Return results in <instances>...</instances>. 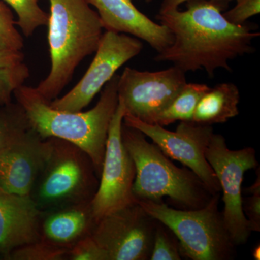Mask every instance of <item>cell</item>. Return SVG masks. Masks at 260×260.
<instances>
[{
    "instance_id": "6da1fadb",
    "label": "cell",
    "mask_w": 260,
    "mask_h": 260,
    "mask_svg": "<svg viewBox=\"0 0 260 260\" xmlns=\"http://www.w3.org/2000/svg\"><path fill=\"white\" fill-rule=\"evenodd\" d=\"M227 2L189 0L185 10L158 13L157 20L171 30L174 42L154 60L172 62L185 73L204 70L210 78L218 69L232 72L229 61L254 52L252 42L260 34L247 24L228 21Z\"/></svg>"
},
{
    "instance_id": "7a4b0ae2",
    "label": "cell",
    "mask_w": 260,
    "mask_h": 260,
    "mask_svg": "<svg viewBox=\"0 0 260 260\" xmlns=\"http://www.w3.org/2000/svg\"><path fill=\"white\" fill-rule=\"evenodd\" d=\"M119 78L114 75L106 84L96 105L87 112L54 109L37 88L25 85L17 88L13 96L38 134L44 139L58 138L79 146L92 159L100 177L109 125L119 104Z\"/></svg>"
},
{
    "instance_id": "3957f363",
    "label": "cell",
    "mask_w": 260,
    "mask_h": 260,
    "mask_svg": "<svg viewBox=\"0 0 260 260\" xmlns=\"http://www.w3.org/2000/svg\"><path fill=\"white\" fill-rule=\"evenodd\" d=\"M49 1L51 70L37 89L52 102L70 83L80 63L95 53L104 29L100 17L87 0Z\"/></svg>"
},
{
    "instance_id": "277c9868",
    "label": "cell",
    "mask_w": 260,
    "mask_h": 260,
    "mask_svg": "<svg viewBox=\"0 0 260 260\" xmlns=\"http://www.w3.org/2000/svg\"><path fill=\"white\" fill-rule=\"evenodd\" d=\"M142 132L123 122L121 139L134 161L133 192L136 201L171 200L173 208L199 209L214 196L203 181L186 167H178L159 147L150 143Z\"/></svg>"
},
{
    "instance_id": "5b68a950",
    "label": "cell",
    "mask_w": 260,
    "mask_h": 260,
    "mask_svg": "<svg viewBox=\"0 0 260 260\" xmlns=\"http://www.w3.org/2000/svg\"><path fill=\"white\" fill-rule=\"evenodd\" d=\"M220 194L214 195L205 206L194 210L178 209L164 201L137 202L150 216L174 233L183 259L233 260L237 257V246L219 209Z\"/></svg>"
},
{
    "instance_id": "8992f818",
    "label": "cell",
    "mask_w": 260,
    "mask_h": 260,
    "mask_svg": "<svg viewBox=\"0 0 260 260\" xmlns=\"http://www.w3.org/2000/svg\"><path fill=\"white\" fill-rule=\"evenodd\" d=\"M49 156L29 197L41 212L92 201L99 177L86 152L67 140L51 138Z\"/></svg>"
},
{
    "instance_id": "52a82bcc",
    "label": "cell",
    "mask_w": 260,
    "mask_h": 260,
    "mask_svg": "<svg viewBox=\"0 0 260 260\" xmlns=\"http://www.w3.org/2000/svg\"><path fill=\"white\" fill-rule=\"evenodd\" d=\"M205 158L213 169L223 193L224 221L236 245L246 244L254 232L242 208L244 174L257 167L256 152L251 147L232 150L223 135L214 134L205 150Z\"/></svg>"
},
{
    "instance_id": "ba28073f",
    "label": "cell",
    "mask_w": 260,
    "mask_h": 260,
    "mask_svg": "<svg viewBox=\"0 0 260 260\" xmlns=\"http://www.w3.org/2000/svg\"><path fill=\"white\" fill-rule=\"evenodd\" d=\"M123 122L142 132L169 158L192 171L214 194L220 193L218 178L205 158V150L214 134L213 126L180 121L176 131L172 132L158 124L140 121L126 112Z\"/></svg>"
},
{
    "instance_id": "9c48e42d",
    "label": "cell",
    "mask_w": 260,
    "mask_h": 260,
    "mask_svg": "<svg viewBox=\"0 0 260 260\" xmlns=\"http://www.w3.org/2000/svg\"><path fill=\"white\" fill-rule=\"evenodd\" d=\"M125 108L119 100L109 125L99 184L91 201L96 222L108 214L134 203L135 167L121 139Z\"/></svg>"
},
{
    "instance_id": "30bf717a",
    "label": "cell",
    "mask_w": 260,
    "mask_h": 260,
    "mask_svg": "<svg viewBox=\"0 0 260 260\" xmlns=\"http://www.w3.org/2000/svg\"><path fill=\"white\" fill-rule=\"evenodd\" d=\"M143 44L138 38L106 30L99 42L95 55L81 80L61 98L50 102L57 110L80 112L90 104L121 66L138 56Z\"/></svg>"
},
{
    "instance_id": "8fae6325",
    "label": "cell",
    "mask_w": 260,
    "mask_h": 260,
    "mask_svg": "<svg viewBox=\"0 0 260 260\" xmlns=\"http://www.w3.org/2000/svg\"><path fill=\"white\" fill-rule=\"evenodd\" d=\"M157 223L135 202L99 219L91 237L109 260H150Z\"/></svg>"
},
{
    "instance_id": "7c38bea8",
    "label": "cell",
    "mask_w": 260,
    "mask_h": 260,
    "mask_svg": "<svg viewBox=\"0 0 260 260\" xmlns=\"http://www.w3.org/2000/svg\"><path fill=\"white\" fill-rule=\"evenodd\" d=\"M185 74L175 66L155 72L126 68L118 80L119 100L126 114L153 124L187 83Z\"/></svg>"
},
{
    "instance_id": "4fadbf2b",
    "label": "cell",
    "mask_w": 260,
    "mask_h": 260,
    "mask_svg": "<svg viewBox=\"0 0 260 260\" xmlns=\"http://www.w3.org/2000/svg\"><path fill=\"white\" fill-rule=\"evenodd\" d=\"M50 150V138H42L30 124L19 131L0 154V186L29 196Z\"/></svg>"
},
{
    "instance_id": "5bb4252c",
    "label": "cell",
    "mask_w": 260,
    "mask_h": 260,
    "mask_svg": "<svg viewBox=\"0 0 260 260\" xmlns=\"http://www.w3.org/2000/svg\"><path fill=\"white\" fill-rule=\"evenodd\" d=\"M87 1L96 8L104 30L138 38L148 43L157 53L161 52L174 42L171 30L143 14L132 0Z\"/></svg>"
},
{
    "instance_id": "9a60e30c",
    "label": "cell",
    "mask_w": 260,
    "mask_h": 260,
    "mask_svg": "<svg viewBox=\"0 0 260 260\" xmlns=\"http://www.w3.org/2000/svg\"><path fill=\"white\" fill-rule=\"evenodd\" d=\"M41 214L28 195L0 186V259H8L17 248L40 239Z\"/></svg>"
},
{
    "instance_id": "2e32d148",
    "label": "cell",
    "mask_w": 260,
    "mask_h": 260,
    "mask_svg": "<svg viewBox=\"0 0 260 260\" xmlns=\"http://www.w3.org/2000/svg\"><path fill=\"white\" fill-rule=\"evenodd\" d=\"M96 223L91 201L46 210L41 214L40 239L69 251L91 235Z\"/></svg>"
},
{
    "instance_id": "e0dca14e",
    "label": "cell",
    "mask_w": 260,
    "mask_h": 260,
    "mask_svg": "<svg viewBox=\"0 0 260 260\" xmlns=\"http://www.w3.org/2000/svg\"><path fill=\"white\" fill-rule=\"evenodd\" d=\"M240 92L233 83H222L210 88L200 99L191 121L202 125L223 124L239 115Z\"/></svg>"
},
{
    "instance_id": "ac0fdd59",
    "label": "cell",
    "mask_w": 260,
    "mask_h": 260,
    "mask_svg": "<svg viewBox=\"0 0 260 260\" xmlns=\"http://www.w3.org/2000/svg\"><path fill=\"white\" fill-rule=\"evenodd\" d=\"M210 88L206 84L186 83L153 124L165 126L177 121H191L200 99Z\"/></svg>"
},
{
    "instance_id": "d6986e66",
    "label": "cell",
    "mask_w": 260,
    "mask_h": 260,
    "mask_svg": "<svg viewBox=\"0 0 260 260\" xmlns=\"http://www.w3.org/2000/svg\"><path fill=\"white\" fill-rule=\"evenodd\" d=\"M17 15L16 25L25 37H31L37 29L47 26L49 14L41 8L39 0H3Z\"/></svg>"
},
{
    "instance_id": "ffe728a7",
    "label": "cell",
    "mask_w": 260,
    "mask_h": 260,
    "mask_svg": "<svg viewBox=\"0 0 260 260\" xmlns=\"http://www.w3.org/2000/svg\"><path fill=\"white\" fill-rule=\"evenodd\" d=\"M28 117L18 103L0 107V154L9 140L20 130L30 125Z\"/></svg>"
},
{
    "instance_id": "44dd1931",
    "label": "cell",
    "mask_w": 260,
    "mask_h": 260,
    "mask_svg": "<svg viewBox=\"0 0 260 260\" xmlns=\"http://www.w3.org/2000/svg\"><path fill=\"white\" fill-rule=\"evenodd\" d=\"M183 259L180 244L174 233L158 220L150 260Z\"/></svg>"
},
{
    "instance_id": "7402d4cb",
    "label": "cell",
    "mask_w": 260,
    "mask_h": 260,
    "mask_svg": "<svg viewBox=\"0 0 260 260\" xmlns=\"http://www.w3.org/2000/svg\"><path fill=\"white\" fill-rule=\"evenodd\" d=\"M68 250L56 247L42 239L17 248L10 253V260L67 259Z\"/></svg>"
},
{
    "instance_id": "603a6c76",
    "label": "cell",
    "mask_w": 260,
    "mask_h": 260,
    "mask_svg": "<svg viewBox=\"0 0 260 260\" xmlns=\"http://www.w3.org/2000/svg\"><path fill=\"white\" fill-rule=\"evenodd\" d=\"M29 76L30 71L24 62L10 68H0V107L12 102L15 90L24 85Z\"/></svg>"
},
{
    "instance_id": "cb8c5ba5",
    "label": "cell",
    "mask_w": 260,
    "mask_h": 260,
    "mask_svg": "<svg viewBox=\"0 0 260 260\" xmlns=\"http://www.w3.org/2000/svg\"><path fill=\"white\" fill-rule=\"evenodd\" d=\"M0 42L18 50H22L24 45L13 12L3 0H0Z\"/></svg>"
},
{
    "instance_id": "d4e9b609",
    "label": "cell",
    "mask_w": 260,
    "mask_h": 260,
    "mask_svg": "<svg viewBox=\"0 0 260 260\" xmlns=\"http://www.w3.org/2000/svg\"><path fill=\"white\" fill-rule=\"evenodd\" d=\"M67 259L109 260V256L91 235L83 238L68 251Z\"/></svg>"
},
{
    "instance_id": "484cf974",
    "label": "cell",
    "mask_w": 260,
    "mask_h": 260,
    "mask_svg": "<svg viewBox=\"0 0 260 260\" xmlns=\"http://www.w3.org/2000/svg\"><path fill=\"white\" fill-rule=\"evenodd\" d=\"M237 4L229 11L224 12L223 16L228 21L237 25L246 24L248 19L259 14L260 0H236Z\"/></svg>"
},
{
    "instance_id": "4316f807",
    "label": "cell",
    "mask_w": 260,
    "mask_h": 260,
    "mask_svg": "<svg viewBox=\"0 0 260 260\" xmlns=\"http://www.w3.org/2000/svg\"><path fill=\"white\" fill-rule=\"evenodd\" d=\"M242 198V208L244 215L250 222L254 232L260 231V192Z\"/></svg>"
},
{
    "instance_id": "83f0119b",
    "label": "cell",
    "mask_w": 260,
    "mask_h": 260,
    "mask_svg": "<svg viewBox=\"0 0 260 260\" xmlns=\"http://www.w3.org/2000/svg\"><path fill=\"white\" fill-rule=\"evenodd\" d=\"M22 50L13 49L0 42V68H10L24 62Z\"/></svg>"
},
{
    "instance_id": "f1b7e54d",
    "label": "cell",
    "mask_w": 260,
    "mask_h": 260,
    "mask_svg": "<svg viewBox=\"0 0 260 260\" xmlns=\"http://www.w3.org/2000/svg\"><path fill=\"white\" fill-rule=\"evenodd\" d=\"M153 1L154 0H145L147 3H150ZM188 1L189 0H162L158 13H165L170 10L179 9L181 5Z\"/></svg>"
},
{
    "instance_id": "f546056e",
    "label": "cell",
    "mask_w": 260,
    "mask_h": 260,
    "mask_svg": "<svg viewBox=\"0 0 260 260\" xmlns=\"http://www.w3.org/2000/svg\"><path fill=\"white\" fill-rule=\"evenodd\" d=\"M251 255H252L254 259L255 260H259L260 259V246L259 245H256L255 247L254 248V249L252 250V252H251Z\"/></svg>"
}]
</instances>
